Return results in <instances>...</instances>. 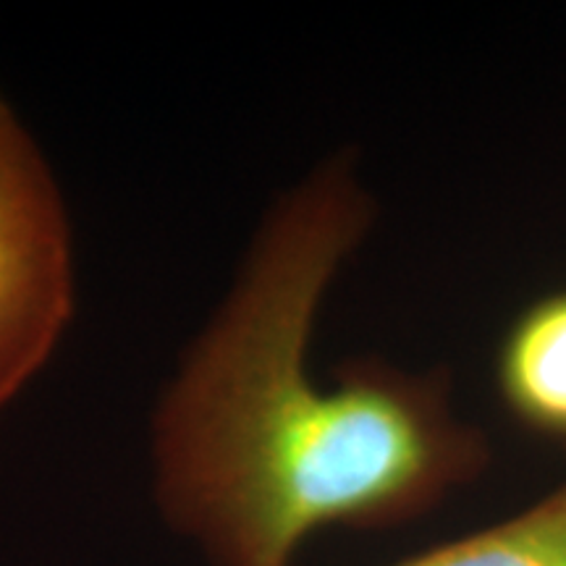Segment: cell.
<instances>
[{"instance_id": "6da1fadb", "label": "cell", "mask_w": 566, "mask_h": 566, "mask_svg": "<svg viewBox=\"0 0 566 566\" xmlns=\"http://www.w3.org/2000/svg\"><path fill=\"white\" fill-rule=\"evenodd\" d=\"M375 221L349 155L268 210L153 420L155 495L212 566H292L325 527H391L488 464L443 373L357 359L321 386L317 313Z\"/></svg>"}, {"instance_id": "7a4b0ae2", "label": "cell", "mask_w": 566, "mask_h": 566, "mask_svg": "<svg viewBox=\"0 0 566 566\" xmlns=\"http://www.w3.org/2000/svg\"><path fill=\"white\" fill-rule=\"evenodd\" d=\"M74 292L59 181L0 92V412L61 344Z\"/></svg>"}, {"instance_id": "3957f363", "label": "cell", "mask_w": 566, "mask_h": 566, "mask_svg": "<svg viewBox=\"0 0 566 566\" xmlns=\"http://www.w3.org/2000/svg\"><path fill=\"white\" fill-rule=\"evenodd\" d=\"M495 380L516 420L566 443V292L543 296L516 317L501 342Z\"/></svg>"}, {"instance_id": "277c9868", "label": "cell", "mask_w": 566, "mask_h": 566, "mask_svg": "<svg viewBox=\"0 0 566 566\" xmlns=\"http://www.w3.org/2000/svg\"><path fill=\"white\" fill-rule=\"evenodd\" d=\"M394 566H566V483L491 527Z\"/></svg>"}]
</instances>
